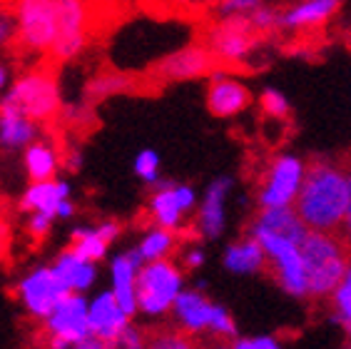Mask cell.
<instances>
[{
  "instance_id": "cell-37",
  "label": "cell",
  "mask_w": 351,
  "mask_h": 349,
  "mask_svg": "<svg viewBox=\"0 0 351 349\" xmlns=\"http://www.w3.org/2000/svg\"><path fill=\"white\" fill-rule=\"evenodd\" d=\"M50 227H53V217L50 215L35 212V215H30V220H27V232H30L35 240H43V237L50 232Z\"/></svg>"
},
{
  "instance_id": "cell-24",
  "label": "cell",
  "mask_w": 351,
  "mask_h": 349,
  "mask_svg": "<svg viewBox=\"0 0 351 349\" xmlns=\"http://www.w3.org/2000/svg\"><path fill=\"white\" fill-rule=\"evenodd\" d=\"M339 10L337 0H306L299 5H291L289 10L279 13V27L297 30V27H317L326 23Z\"/></svg>"
},
{
  "instance_id": "cell-31",
  "label": "cell",
  "mask_w": 351,
  "mask_h": 349,
  "mask_svg": "<svg viewBox=\"0 0 351 349\" xmlns=\"http://www.w3.org/2000/svg\"><path fill=\"white\" fill-rule=\"evenodd\" d=\"M259 102H262V110L269 115L271 120H287V115H289V102H287V98H284L279 90L267 87V90L262 93V98H259Z\"/></svg>"
},
{
  "instance_id": "cell-44",
  "label": "cell",
  "mask_w": 351,
  "mask_h": 349,
  "mask_svg": "<svg viewBox=\"0 0 351 349\" xmlns=\"http://www.w3.org/2000/svg\"><path fill=\"white\" fill-rule=\"evenodd\" d=\"M346 349H351V344H349V347H346Z\"/></svg>"
},
{
  "instance_id": "cell-23",
  "label": "cell",
  "mask_w": 351,
  "mask_h": 349,
  "mask_svg": "<svg viewBox=\"0 0 351 349\" xmlns=\"http://www.w3.org/2000/svg\"><path fill=\"white\" fill-rule=\"evenodd\" d=\"M53 272L62 282V287L68 289V292H73V295L88 292V289L93 287L95 277H97L95 264L80 260L73 249H65V252L58 255V260H55V264H53Z\"/></svg>"
},
{
  "instance_id": "cell-2",
  "label": "cell",
  "mask_w": 351,
  "mask_h": 349,
  "mask_svg": "<svg viewBox=\"0 0 351 349\" xmlns=\"http://www.w3.org/2000/svg\"><path fill=\"white\" fill-rule=\"evenodd\" d=\"M309 297H331L351 262V249L339 235L309 232L302 242Z\"/></svg>"
},
{
  "instance_id": "cell-7",
  "label": "cell",
  "mask_w": 351,
  "mask_h": 349,
  "mask_svg": "<svg viewBox=\"0 0 351 349\" xmlns=\"http://www.w3.org/2000/svg\"><path fill=\"white\" fill-rule=\"evenodd\" d=\"M259 33L252 25L250 15L219 18V23L207 30L204 47L217 63H239L257 47Z\"/></svg>"
},
{
  "instance_id": "cell-29",
  "label": "cell",
  "mask_w": 351,
  "mask_h": 349,
  "mask_svg": "<svg viewBox=\"0 0 351 349\" xmlns=\"http://www.w3.org/2000/svg\"><path fill=\"white\" fill-rule=\"evenodd\" d=\"M331 304H334V319L341 324H349L351 322V262L349 267H346L344 277H341V282H339V287L331 295Z\"/></svg>"
},
{
  "instance_id": "cell-17",
  "label": "cell",
  "mask_w": 351,
  "mask_h": 349,
  "mask_svg": "<svg viewBox=\"0 0 351 349\" xmlns=\"http://www.w3.org/2000/svg\"><path fill=\"white\" fill-rule=\"evenodd\" d=\"M230 188V177H217L207 190V195H204L199 215H197V235L204 237V240H217L224 232V215H227L224 205H227Z\"/></svg>"
},
{
  "instance_id": "cell-13",
  "label": "cell",
  "mask_w": 351,
  "mask_h": 349,
  "mask_svg": "<svg viewBox=\"0 0 351 349\" xmlns=\"http://www.w3.org/2000/svg\"><path fill=\"white\" fill-rule=\"evenodd\" d=\"M217 67V60L210 55L204 45H189L169 53L167 58L157 63L152 75L157 80L172 82V80H189V78H199V75L212 73Z\"/></svg>"
},
{
  "instance_id": "cell-16",
  "label": "cell",
  "mask_w": 351,
  "mask_h": 349,
  "mask_svg": "<svg viewBox=\"0 0 351 349\" xmlns=\"http://www.w3.org/2000/svg\"><path fill=\"white\" fill-rule=\"evenodd\" d=\"M252 93L250 87L239 82L237 78H224L217 75L215 80L210 82L207 90V108L217 117H234V115L244 113L250 108Z\"/></svg>"
},
{
  "instance_id": "cell-28",
  "label": "cell",
  "mask_w": 351,
  "mask_h": 349,
  "mask_svg": "<svg viewBox=\"0 0 351 349\" xmlns=\"http://www.w3.org/2000/svg\"><path fill=\"white\" fill-rule=\"evenodd\" d=\"M145 349H204V347L197 342L192 335L182 332V329L162 327V329L147 332V344H145Z\"/></svg>"
},
{
  "instance_id": "cell-3",
  "label": "cell",
  "mask_w": 351,
  "mask_h": 349,
  "mask_svg": "<svg viewBox=\"0 0 351 349\" xmlns=\"http://www.w3.org/2000/svg\"><path fill=\"white\" fill-rule=\"evenodd\" d=\"M182 295V272L175 262H149L137 272V312L160 317L175 307Z\"/></svg>"
},
{
  "instance_id": "cell-34",
  "label": "cell",
  "mask_w": 351,
  "mask_h": 349,
  "mask_svg": "<svg viewBox=\"0 0 351 349\" xmlns=\"http://www.w3.org/2000/svg\"><path fill=\"white\" fill-rule=\"evenodd\" d=\"M145 344H147V332H142V329L130 324L125 329V335L115 344H108V349H145Z\"/></svg>"
},
{
  "instance_id": "cell-36",
  "label": "cell",
  "mask_w": 351,
  "mask_h": 349,
  "mask_svg": "<svg viewBox=\"0 0 351 349\" xmlns=\"http://www.w3.org/2000/svg\"><path fill=\"white\" fill-rule=\"evenodd\" d=\"M230 349H284L274 337H239Z\"/></svg>"
},
{
  "instance_id": "cell-33",
  "label": "cell",
  "mask_w": 351,
  "mask_h": 349,
  "mask_svg": "<svg viewBox=\"0 0 351 349\" xmlns=\"http://www.w3.org/2000/svg\"><path fill=\"white\" fill-rule=\"evenodd\" d=\"M128 85H130V80L125 75H102V78H97V80L90 85V93L102 98V95H108V93H120V90H125Z\"/></svg>"
},
{
  "instance_id": "cell-5",
  "label": "cell",
  "mask_w": 351,
  "mask_h": 349,
  "mask_svg": "<svg viewBox=\"0 0 351 349\" xmlns=\"http://www.w3.org/2000/svg\"><path fill=\"white\" fill-rule=\"evenodd\" d=\"M250 237L257 240L259 247L264 249L267 264L271 267V275L279 282V287L291 297H309L304 262H302V245L274 235H250Z\"/></svg>"
},
{
  "instance_id": "cell-14",
  "label": "cell",
  "mask_w": 351,
  "mask_h": 349,
  "mask_svg": "<svg viewBox=\"0 0 351 349\" xmlns=\"http://www.w3.org/2000/svg\"><path fill=\"white\" fill-rule=\"evenodd\" d=\"M88 319L93 337H97L105 344H115L130 327V317L122 312L112 292H100L88 304Z\"/></svg>"
},
{
  "instance_id": "cell-1",
  "label": "cell",
  "mask_w": 351,
  "mask_h": 349,
  "mask_svg": "<svg viewBox=\"0 0 351 349\" xmlns=\"http://www.w3.org/2000/svg\"><path fill=\"white\" fill-rule=\"evenodd\" d=\"M346 200V170L339 162L317 160L306 168L304 182L294 202V212L309 232L337 235V229L344 225Z\"/></svg>"
},
{
  "instance_id": "cell-26",
  "label": "cell",
  "mask_w": 351,
  "mask_h": 349,
  "mask_svg": "<svg viewBox=\"0 0 351 349\" xmlns=\"http://www.w3.org/2000/svg\"><path fill=\"white\" fill-rule=\"evenodd\" d=\"M60 157L55 153V148L50 142H33L25 150V170L30 182H47L55 180Z\"/></svg>"
},
{
  "instance_id": "cell-6",
  "label": "cell",
  "mask_w": 351,
  "mask_h": 349,
  "mask_svg": "<svg viewBox=\"0 0 351 349\" xmlns=\"http://www.w3.org/2000/svg\"><path fill=\"white\" fill-rule=\"evenodd\" d=\"M5 95L33 122L50 120L60 108V90L50 70H30L21 75Z\"/></svg>"
},
{
  "instance_id": "cell-15",
  "label": "cell",
  "mask_w": 351,
  "mask_h": 349,
  "mask_svg": "<svg viewBox=\"0 0 351 349\" xmlns=\"http://www.w3.org/2000/svg\"><path fill=\"white\" fill-rule=\"evenodd\" d=\"M142 267V260L137 255V249L122 252L112 260V297L117 300V304L122 307V312L128 317H132L137 312V272Z\"/></svg>"
},
{
  "instance_id": "cell-32",
  "label": "cell",
  "mask_w": 351,
  "mask_h": 349,
  "mask_svg": "<svg viewBox=\"0 0 351 349\" xmlns=\"http://www.w3.org/2000/svg\"><path fill=\"white\" fill-rule=\"evenodd\" d=\"M210 332L217 337H232L237 339V324L232 319V315L224 307L215 304V312H212V322H210Z\"/></svg>"
},
{
  "instance_id": "cell-11",
  "label": "cell",
  "mask_w": 351,
  "mask_h": 349,
  "mask_svg": "<svg viewBox=\"0 0 351 349\" xmlns=\"http://www.w3.org/2000/svg\"><path fill=\"white\" fill-rule=\"evenodd\" d=\"M88 300L82 295H68L62 300L55 312L45 319L47 337L53 339H60L70 349L75 344L85 342L88 337H93L90 332V319H88Z\"/></svg>"
},
{
  "instance_id": "cell-27",
  "label": "cell",
  "mask_w": 351,
  "mask_h": 349,
  "mask_svg": "<svg viewBox=\"0 0 351 349\" xmlns=\"http://www.w3.org/2000/svg\"><path fill=\"white\" fill-rule=\"evenodd\" d=\"M172 249H175V232L155 227L142 237L140 247H137V255H140L142 264H149V262L167 260V257L172 255Z\"/></svg>"
},
{
  "instance_id": "cell-9",
  "label": "cell",
  "mask_w": 351,
  "mask_h": 349,
  "mask_svg": "<svg viewBox=\"0 0 351 349\" xmlns=\"http://www.w3.org/2000/svg\"><path fill=\"white\" fill-rule=\"evenodd\" d=\"M90 10L85 3L75 0H58V38L50 53L58 60H70L80 53L90 35Z\"/></svg>"
},
{
  "instance_id": "cell-38",
  "label": "cell",
  "mask_w": 351,
  "mask_h": 349,
  "mask_svg": "<svg viewBox=\"0 0 351 349\" xmlns=\"http://www.w3.org/2000/svg\"><path fill=\"white\" fill-rule=\"evenodd\" d=\"M346 188H349V200H346V215H344V225H341V240L351 249V165L346 170Z\"/></svg>"
},
{
  "instance_id": "cell-25",
  "label": "cell",
  "mask_w": 351,
  "mask_h": 349,
  "mask_svg": "<svg viewBox=\"0 0 351 349\" xmlns=\"http://www.w3.org/2000/svg\"><path fill=\"white\" fill-rule=\"evenodd\" d=\"M224 267L234 272V275H257L267 267V257L264 249L259 247L257 240L244 237L239 242H232L227 252H224Z\"/></svg>"
},
{
  "instance_id": "cell-4",
  "label": "cell",
  "mask_w": 351,
  "mask_h": 349,
  "mask_svg": "<svg viewBox=\"0 0 351 349\" xmlns=\"http://www.w3.org/2000/svg\"><path fill=\"white\" fill-rule=\"evenodd\" d=\"M306 165L294 155H277L264 170L259 185L257 202L262 210H287L294 207L302 182H304Z\"/></svg>"
},
{
  "instance_id": "cell-35",
  "label": "cell",
  "mask_w": 351,
  "mask_h": 349,
  "mask_svg": "<svg viewBox=\"0 0 351 349\" xmlns=\"http://www.w3.org/2000/svg\"><path fill=\"white\" fill-rule=\"evenodd\" d=\"M13 41H18V21H15V13L0 8V47L10 45Z\"/></svg>"
},
{
  "instance_id": "cell-12",
  "label": "cell",
  "mask_w": 351,
  "mask_h": 349,
  "mask_svg": "<svg viewBox=\"0 0 351 349\" xmlns=\"http://www.w3.org/2000/svg\"><path fill=\"white\" fill-rule=\"evenodd\" d=\"M155 195L149 197V215L157 222L160 229H169L175 232L182 222V215L195 210L197 195L189 185H175V182H165L160 180L155 185Z\"/></svg>"
},
{
  "instance_id": "cell-22",
  "label": "cell",
  "mask_w": 351,
  "mask_h": 349,
  "mask_svg": "<svg viewBox=\"0 0 351 349\" xmlns=\"http://www.w3.org/2000/svg\"><path fill=\"white\" fill-rule=\"evenodd\" d=\"M68 200H70V185L65 180L30 182V188L21 197V207L27 210L30 215L40 212V215H50L55 220L58 217V207Z\"/></svg>"
},
{
  "instance_id": "cell-8",
  "label": "cell",
  "mask_w": 351,
  "mask_h": 349,
  "mask_svg": "<svg viewBox=\"0 0 351 349\" xmlns=\"http://www.w3.org/2000/svg\"><path fill=\"white\" fill-rule=\"evenodd\" d=\"M18 43L30 50H50L58 38V3L55 0H25L15 10Z\"/></svg>"
},
{
  "instance_id": "cell-10",
  "label": "cell",
  "mask_w": 351,
  "mask_h": 349,
  "mask_svg": "<svg viewBox=\"0 0 351 349\" xmlns=\"http://www.w3.org/2000/svg\"><path fill=\"white\" fill-rule=\"evenodd\" d=\"M18 295H21L23 307L30 315L47 319L55 312V307L68 295H73V292H68V289L62 287V282L55 277L53 267H38L21 280Z\"/></svg>"
},
{
  "instance_id": "cell-19",
  "label": "cell",
  "mask_w": 351,
  "mask_h": 349,
  "mask_svg": "<svg viewBox=\"0 0 351 349\" xmlns=\"http://www.w3.org/2000/svg\"><path fill=\"white\" fill-rule=\"evenodd\" d=\"M35 135H38L35 122L27 120L23 110L8 95H3V100H0V145L8 150L30 148L35 142Z\"/></svg>"
},
{
  "instance_id": "cell-30",
  "label": "cell",
  "mask_w": 351,
  "mask_h": 349,
  "mask_svg": "<svg viewBox=\"0 0 351 349\" xmlns=\"http://www.w3.org/2000/svg\"><path fill=\"white\" fill-rule=\"evenodd\" d=\"M135 174L147 185L160 182V155L155 150H142L135 157Z\"/></svg>"
},
{
  "instance_id": "cell-42",
  "label": "cell",
  "mask_w": 351,
  "mask_h": 349,
  "mask_svg": "<svg viewBox=\"0 0 351 349\" xmlns=\"http://www.w3.org/2000/svg\"><path fill=\"white\" fill-rule=\"evenodd\" d=\"M204 349H230L227 344H212V347H204Z\"/></svg>"
},
{
  "instance_id": "cell-21",
  "label": "cell",
  "mask_w": 351,
  "mask_h": 349,
  "mask_svg": "<svg viewBox=\"0 0 351 349\" xmlns=\"http://www.w3.org/2000/svg\"><path fill=\"white\" fill-rule=\"evenodd\" d=\"M120 235V225L117 222H102L100 227H77L73 232V252L80 260L97 264L102 257L108 255V247Z\"/></svg>"
},
{
  "instance_id": "cell-41",
  "label": "cell",
  "mask_w": 351,
  "mask_h": 349,
  "mask_svg": "<svg viewBox=\"0 0 351 349\" xmlns=\"http://www.w3.org/2000/svg\"><path fill=\"white\" fill-rule=\"evenodd\" d=\"M5 82H8V67L0 63V90L5 87Z\"/></svg>"
},
{
  "instance_id": "cell-18",
  "label": "cell",
  "mask_w": 351,
  "mask_h": 349,
  "mask_svg": "<svg viewBox=\"0 0 351 349\" xmlns=\"http://www.w3.org/2000/svg\"><path fill=\"white\" fill-rule=\"evenodd\" d=\"M250 235H274V237H284V240L302 245V242L306 240V235H309V229L304 227V222L299 220L294 207L259 210L254 222H252Z\"/></svg>"
},
{
  "instance_id": "cell-20",
  "label": "cell",
  "mask_w": 351,
  "mask_h": 349,
  "mask_svg": "<svg viewBox=\"0 0 351 349\" xmlns=\"http://www.w3.org/2000/svg\"><path fill=\"white\" fill-rule=\"evenodd\" d=\"M175 319L182 332L195 337L197 332H204V329H210L212 322V312H215V302H210L202 292H197V289H182V295L177 297L175 307Z\"/></svg>"
},
{
  "instance_id": "cell-40",
  "label": "cell",
  "mask_w": 351,
  "mask_h": 349,
  "mask_svg": "<svg viewBox=\"0 0 351 349\" xmlns=\"http://www.w3.org/2000/svg\"><path fill=\"white\" fill-rule=\"evenodd\" d=\"M73 349H108V344L105 342H100L97 337H88L85 342H80V344H75Z\"/></svg>"
},
{
  "instance_id": "cell-43",
  "label": "cell",
  "mask_w": 351,
  "mask_h": 349,
  "mask_svg": "<svg viewBox=\"0 0 351 349\" xmlns=\"http://www.w3.org/2000/svg\"><path fill=\"white\" fill-rule=\"evenodd\" d=\"M346 332H349V339H351V322L346 324Z\"/></svg>"
},
{
  "instance_id": "cell-39",
  "label": "cell",
  "mask_w": 351,
  "mask_h": 349,
  "mask_svg": "<svg viewBox=\"0 0 351 349\" xmlns=\"http://www.w3.org/2000/svg\"><path fill=\"white\" fill-rule=\"evenodd\" d=\"M202 262H204L202 247H192V249L187 252V255H184V264H187V267H199Z\"/></svg>"
}]
</instances>
